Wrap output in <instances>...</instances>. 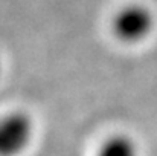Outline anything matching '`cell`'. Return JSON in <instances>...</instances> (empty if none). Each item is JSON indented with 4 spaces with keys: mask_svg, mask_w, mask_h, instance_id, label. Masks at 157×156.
<instances>
[{
    "mask_svg": "<svg viewBox=\"0 0 157 156\" xmlns=\"http://www.w3.org/2000/svg\"><path fill=\"white\" fill-rule=\"evenodd\" d=\"M156 17L151 8L144 3H127L113 17L111 29L117 40L136 45L148 38L154 29Z\"/></svg>",
    "mask_w": 157,
    "mask_h": 156,
    "instance_id": "cell-1",
    "label": "cell"
},
{
    "mask_svg": "<svg viewBox=\"0 0 157 156\" xmlns=\"http://www.w3.org/2000/svg\"><path fill=\"white\" fill-rule=\"evenodd\" d=\"M32 119L23 112H11L0 118V156H18L31 144Z\"/></svg>",
    "mask_w": 157,
    "mask_h": 156,
    "instance_id": "cell-2",
    "label": "cell"
},
{
    "mask_svg": "<svg viewBox=\"0 0 157 156\" xmlns=\"http://www.w3.org/2000/svg\"><path fill=\"white\" fill-rule=\"evenodd\" d=\"M95 156H139V149L131 136L114 133L98 147Z\"/></svg>",
    "mask_w": 157,
    "mask_h": 156,
    "instance_id": "cell-3",
    "label": "cell"
}]
</instances>
